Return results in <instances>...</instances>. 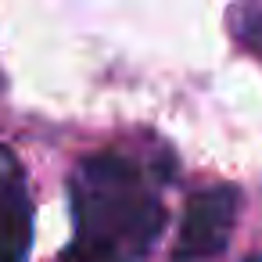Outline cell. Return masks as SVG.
Returning <instances> with one entry per match:
<instances>
[{
    "label": "cell",
    "instance_id": "cell-4",
    "mask_svg": "<svg viewBox=\"0 0 262 262\" xmlns=\"http://www.w3.org/2000/svg\"><path fill=\"white\" fill-rule=\"evenodd\" d=\"M233 36L262 58V4H241L233 11Z\"/></svg>",
    "mask_w": 262,
    "mask_h": 262
},
{
    "label": "cell",
    "instance_id": "cell-3",
    "mask_svg": "<svg viewBox=\"0 0 262 262\" xmlns=\"http://www.w3.org/2000/svg\"><path fill=\"white\" fill-rule=\"evenodd\" d=\"M33 244V205L22 165L0 147V262H26Z\"/></svg>",
    "mask_w": 262,
    "mask_h": 262
},
{
    "label": "cell",
    "instance_id": "cell-2",
    "mask_svg": "<svg viewBox=\"0 0 262 262\" xmlns=\"http://www.w3.org/2000/svg\"><path fill=\"white\" fill-rule=\"evenodd\" d=\"M237 219V190L233 187H208L187 201L180 233H176V262L212 258L230 244V230Z\"/></svg>",
    "mask_w": 262,
    "mask_h": 262
},
{
    "label": "cell",
    "instance_id": "cell-1",
    "mask_svg": "<svg viewBox=\"0 0 262 262\" xmlns=\"http://www.w3.org/2000/svg\"><path fill=\"white\" fill-rule=\"evenodd\" d=\"M76 241L69 262H115L140 255L162 230V201L140 165L122 155H90L72 172Z\"/></svg>",
    "mask_w": 262,
    "mask_h": 262
}]
</instances>
